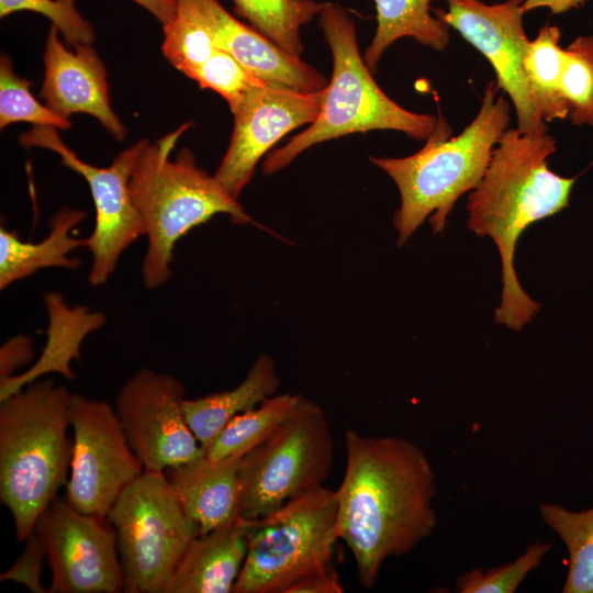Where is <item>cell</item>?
Returning a JSON list of instances; mask_svg holds the SVG:
<instances>
[{
	"instance_id": "cell-1",
	"label": "cell",
	"mask_w": 593,
	"mask_h": 593,
	"mask_svg": "<svg viewBox=\"0 0 593 593\" xmlns=\"http://www.w3.org/2000/svg\"><path fill=\"white\" fill-rule=\"evenodd\" d=\"M345 472L336 491V536L359 583L371 590L387 559L410 552L437 524L436 477L425 451L402 437L344 434Z\"/></svg>"
},
{
	"instance_id": "cell-2",
	"label": "cell",
	"mask_w": 593,
	"mask_h": 593,
	"mask_svg": "<svg viewBox=\"0 0 593 593\" xmlns=\"http://www.w3.org/2000/svg\"><path fill=\"white\" fill-rule=\"evenodd\" d=\"M556 152L555 138L546 132L504 131L486 171L468 197V228L495 243L502 261V298L495 322L522 329L539 311L519 284L514 253L522 233L533 223L569 205L575 178L561 177L548 168Z\"/></svg>"
},
{
	"instance_id": "cell-3",
	"label": "cell",
	"mask_w": 593,
	"mask_h": 593,
	"mask_svg": "<svg viewBox=\"0 0 593 593\" xmlns=\"http://www.w3.org/2000/svg\"><path fill=\"white\" fill-rule=\"evenodd\" d=\"M492 80L483 94L480 110L465 130L451 136V127L439 118L426 144L415 154L401 158L370 157L372 164L395 182L401 205L393 224L399 245L430 215L434 233L444 230L456 201L482 180L493 149L511 121V104L497 96Z\"/></svg>"
},
{
	"instance_id": "cell-4",
	"label": "cell",
	"mask_w": 593,
	"mask_h": 593,
	"mask_svg": "<svg viewBox=\"0 0 593 593\" xmlns=\"http://www.w3.org/2000/svg\"><path fill=\"white\" fill-rule=\"evenodd\" d=\"M71 394L52 379H37L0 400V500L20 542L68 481Z\"/></svg>"
},
{
	"instance_id": "cell-5",
	"label": "cell",
	"mask_w": 593,
	"mask_h": 593,
	"mask_svg": "<svg viewBox=\"0 0 593 593\" xmlns=\"http://www.w3.org/2000/svg\"><path fill=\"white\" fill-rule=\"evenodd\" d=\"M190 126L187 122L154 144L147 141L131 177V194L148 239L142 265L147 289H156L170 279L176 243L193 227L219 213L228 214L238 224L253 223L215 176L195 164L189 149L183 148L175 159L170 158Z\"/></svg>"
},
{
	"instance_id": "cell-6",
	"label": "cell",
	"mask_w": 593,
	"mask_h": 593,
	"mask_svg": "<svg viewBox=\"0 0 593 593\" xmlns=\"http://www.w3.org/2000/svg\"><path fill=\"white\" fill-rule=\"evenodd\" d=\"M318 15L333 55L332 80L324 89L316 120L267 156L262 166L266 175L284 168L302 152L325 141L372 130L399 131L427 139L438 122L435 115L402 108L380 89L359 53L355 24L342 7L324 3Z\"/></svg>"
},
{
	"instance_id": "cell-7",
	"label": "cell",
	"mask_w": 593,
	"mask_h": 593,
	"mask_svg": "<svg viewBox=\"0 0 593 593\" xmlns=\"http://www.w3.org/2000/svg\"><path fill=\"white\" fill-rule=\"evenodd\" d=\"M336 519V491L322 485L253 521L233 593H286L299 580L332 566Z\"/></svg>"
},
{
	"instance_id": "cell-8",
	"label": "cell",
	"mask_w": 593,
	"mask_h": 593,
	"mask_svg": "<svg viewBox=\"0 0 593 593\" xmlns=\"http://www.w3.org/2000/svg\"><path fill=\"white\" fill-rule=\"evenodd\" d=\"M333 461L326 414L302 395L293 412L240 458L239 516L258 521L289 500L322 486Z\"/></svg>"
},
{
	"instance_id": "cell-9",
	"label": "cell",
	"mask_w": 593,
	"mask_h": 593,
	"mask_svg": "<svg viewBox=\"0 0 593 593\" xmlns=\"http://www.w3.org/2000/svg\"><path fill=\"white\" fill-rule=\"evenodd\" d=\"M107 518L116 534L126 593H165L199 528L164 472L144 471L118 497Z\"/></svg>"
},
{
	"instance_id": "cell-10",
	"label": "cell",
	"mask_w": 593,
	"mask_h": 593,
	"mask_svg": "<svg viewBox=\"0 0 593 593\" xmlns=\"http://www.w3.org/2000/svg\"><path fill=\"white\" fill-rule=\"evenodd\" d=\"M25 147H43L56 153L63 165L87 181L96 209V224L87 237L92 256L89 282L101 286L115 270L122 253L145 235L144 224L133 201L130 181L148 139H141L121 152L108 167L80 159L59 137L57 128L34 126L20 137Z\"/></svg>"
},
{
	"instance_id": "cell-11",
	"label": "cell",
	"mask_w": 593,
	"mask_h": 593,
	"mask_svg": "<svg viewBox=\"0 0 593 593\" xmlns=\"http://www.w3.org/2000/svg\"><path fill=\"white\" fill-rule=\"evenodd\" d=\"M69 423L74 438L65 497L78 511L105 518L144 468L105 401L72 393Z\"/></svg>"
},
{
	"instance_id": "cell-12",
	"label": "cell",
	"mask_w": 593,
	"mask_h": 593,
	"mask_svg": "<svg viewBox=\"0 0 593 593\" xmlns=\"http://www.w3.org/2000/svg\"><path fill=\"white\" fill-rule=\"evenodd\" d=\"M34 529L44 540L52 571L49 593L124 592L125 579L113 525L56 496Z\"/></svg>"
},
{
	"instance_id": "cell-13",
	"label": "cell",
	"mask_w": 593,
	"mask_h": 593,
	"mask_svg": "<svg viewBox=\"0 0 593 593\" xmlns=\"http://www.w3.org/2000/svg\"><path fill=\"white\" fill-rule=\"evenodd\" d=\"M184 399L180 380L149 368L121 387L114 409L144 471L164 472L204 456L187 422Z\"/></svg>"
},
{
	"instance_id": "cell-14",
	"label": "cell",
	"mask_w": 593,
	"mask_h": 593,
	"mask_svg": "<svg viewBox=\"0 0 593 593\" xmlns=\"http://www.w3.org/2000/svg\"><path fill=\"white\" fill-rule=\"evenodd\" d=\"M525 0L488 4L481 0H445L447 10L434 14L475 47L495 71L496 85L512 102L516 128L523 133L546 132L547 124L530 94L524 71L529 41L523 24Z\"/></svg>"
},
{
	"instance_id": "cell-15",
	"label": "cell",
	"mask_w": 593,
	"mask_h": 593,
	"mask_svg": "<svg viewBox=\"0 0 593 593\" xmlns=\"http://www.w3.org/2000/svg\"><path fill=\"white\" fill-rule=\"evenodd\" d=\"M323 97L324 89L310 92L271 82L254 90L232 111L233 133L215 178L237 199L259 159L289 132L316 120Z\"/></svg>"
},
{
	"instance_id": "cell-16",
	"label": "cell",
	"mask_w": 593,
	"mask_h": 593,
	"mask_svg": "<svg viewBox=\"0 0 593 593\" xmlns=\"http://www.w3.org/2000/svg\"><path fill=\"white\" fill-rule=\"evenodd\" d=\"M59 31L51 25L44 53V79L40 94L45 104L63 118L86 113L118 141L126 130L114 113L109 96L108 74L90 44L77 45L71 52L59 40Z\"/></svg>"
},
{
	"instance_id": "cell-17",
	"label": "cell",
	"mask_w": 593,
	"mask_h": 593,
	"mask_svg": "<svg viewBox=\"0 0 593 593\" xmlns=\"http://www.w3.org/2000/svg\"><path fill=\"white\" fill-rule=\"evenodd\" d=\"M208 11L215 46L232 55L257 78L302 91L316 92L326 88V78L320 71L235 19L219 0H208Z\"/></svg>"
},
{
	"instance_id": "cell-18",
	"label": "cell",
	"mask_w": 593,
	"mask_h": 593,
	"mask_svg": "<svg viewBox=\"0 0 593 593\" xmlns=\"http://www.w3.org/2000/svg\"><path fill=\"white\" fill-rule=\"evenodd\" d=\"M242 457L222 460L202 458L168 468L167 481L199 535L239 517V463Z\"/></svg>"
},
{
	"instance_id": "cell-19",
	"label": "cell",
	"mask_w": 593,
	"mask_h": 593,
	"mask_svg": "<svg viewBox=\"0 0 593 593\" xmlns=\"http://www.w3.org/2000/svg\"><path fill=\"white\" fill-rule=\"evenodd\" d=\"M253 521L240 516L192 539L165 593H231L243 568Z\"/></svg>"
},
{
	"instance_id": "cell-20",
	"label": "cell",
	"mask_w": 593,
	"mask_h": 593,
	"mask_svg": "<svg viewBox=\"0 0 593 593\" xmlns=\"http://www.w3.org/2000/svg\"><path fill=\"white\" fill-rule=\"evenodd\" d=\"M86 217V213L70 208L60 209L51 219V230L41 242L22 240L16 232L0 227V289L24 279L47 267L77 269L78 258L69 254L87 247V237L71 236L72 230Z\"/></svg>"
},
{
	"instance_id": "cell-21",
	"label": "cell",
	"mask_w": 593,
	"mask_h": 593,
	"mask_svg": "<svg viewBox=\"0 0 593 593\" xmlns=\"http://www.w3.org/2000/svg\"><path fill=\"white\" fill-rule=\"evenodd\" d=\"M279 384L273 359L261 354L245 379L234 389L197 399H184L183 412L187 422L203 451L234 416L275 395Z\"/></svg>"
},
{
	"instance_id": "cell-22",
	"label": "cell",
	"mask_w": 593,
	"mask_h": 593,
	"mask_svg": "<svg viewBox=\"0 0 593 593\" xmlns=\"http://www.w3.org/2000/svg\"><path fill=\"white\" fill-rule=\"evenodd\" d=\"M432 1L374 0L377 29L363 56L369 69H374L389 46L402 37H412L435 51L447 47L450 27L434 14Z\"/></svg>"
},
{
	"instance_id": "cell-23",
	"label": "cell",
	"mask_w": 593,
	"mask_h": 593,
	"mask_svg": "<svg viewBox=\"0 0 593 593\" xmlns=\"http://www.w3.org/2000/svg\"><path fill=\"white\" fill-rule=\"evenodd\" d=\"M559 42L558 26H542L537 36L529 41L523 60L530 94L545 122L568 118L561 90L566 51Z\"/></svg>"
},
{
	"instance_id": "cell-24",
	"label": "cell",
	"mask_w": 593,
	"mask_h": 593,
	"mask_svg": "<svg viewBox=\"0 0 593 593\" xmlns=\"http://www.w3.org/2000/svg\"><path fill=\"white\" fill-rule=\"evenodd\" d=\"M301 394L282 393L234 416L215 436L204 456L213 461L243 457L265 440L295 409Z\"/></svg>"
},
{
	"instance_id": "cell-25",
	"label": "cell",
	"mask_w": 593,
	"mask_h": 593,
	"mask_svg": "<svg viewBox=\"0 0 593 593\" xmlns=\"http://www.w3.org/2000/svg\"><path fill=\"white\" fill-rule=\"evenodd\" d=\"M539 513L569 552V571L562 592L593 593V507L572 512L558 504L541 503Z\"/></svg>"
},
{
	"instance_id": "cell-26",
	"label": "cell",
	"mask_w": 593,
	"mask_h": 593,
	"mask_svg": "<svg viewBox=\"0 0 593 593\" xmlns=\"http://www.w3.org/2000/svg\"><path fill=\"white\" fill-rule=\"evenodd\" d=\"M236 12L281 49L299 56L300 30L322 11L315 0H233Z\"/></svg>"
},
{
	"instance_id": "cell-27",
	"label": "cell",
	"mask_w": 593,
	"mask_h": 593,
	"mask_svg": "<svg viewBox=\"0 0 593 593\" xmlns=\"http://www.w3.org/2000/svg\"><path fill=\"white\" fill-rule=\"evenodd\" d=\"M32 82L16 75L11 58H0V128L12 123L27 122L34 126H51L67 130L69 119L63 118L46 104H42L31 92Z\"/></svg>"
},
{
	"instance_id": "cell-28",
	"label": "cell",
	"mask_w": 593,
	"mask_h": 593,
	"mask_svg": "<svg viewBox=\"0 0 593 593\" xmlns=\"http://www.w3.org/2000/svg\"><path fill=\"white\" fill-rule=\"evenodd\" d=\"M564 51L561 90L568 119L593 127V35L578 36Z\"/></svg>"
},
{
	"instance_id": "cell-29",
	"label": "cell",
	"mask_w": 593,
	"mask_h": 593,
	"mask_svg": "<svg viewBox=\"0 0 593 593\" xmlns=\"http://www.w3.org/2000/svg\"><path fill=\"white\" fill-rule=\"evenodd\" d=\"M549 542H535L513 562L483 571L470 570L456 580L460 593H513L530 571L537 569L550 551Z\"/></svg>"
},
{
	"instance_id": "cell-30",
	"label": "cell",
	"mask_w": 593,
	"mask_h": 593,
	"mask_svg": "<svg viewBox=\"0 0 593 593\" xmlns=\"http://www.w3.org/2000/svg\"><path fill=\"white\" fill-rule=\"evenodd\" d=\"M201 88L222 96L231 111L239 105L254 90L266 83L249 72L232 55L217 48L190 77Z\"/></svg>"
},
{
	"instance_id": "cell-31",
	"label": "cell",
	"mask_w": 593,
	"mask_h": 593,
	"mask_svg": "<svg viewBox=\"0 0 593 593\" xmlns=\"http://www.w3.org/2000/svg\"><path fill=\"white\" fill-rule=\"evenodd\" d=\"M32 11L46 16L72 46L92 44L94 31L78 11L76 0H0V16Z\"/></svg>"
},
{
	"instance_id": "cell-32",
	"label": "cell",
	"mask_w": 593,
	"mask_h": 593,
	"mask_svg": "<svg viewBox=\"0 0 593 593\" xmlns=\"http://www.w3.org/2000/svg\"><path fill=\"white\" fill-rule=\"evenodd\" d=\"M25 548L15 562L0 575V581H14L25 585L33 593H47L41 581L42 567L47 557L41 535L33 532L25 539Z\"/></svg>"
},
{
	"instance_id": "cell-33",
	"label": "cell",
	"mask_w": 593,
	"mask_h": 593,
	"mask_svg": "<svg viewBox=\"0 0 593 593\" xmlns=\"http://www.w3.org/2000/svg\"><path fill=\"white\" fill-rule=\"evenodd\" d=\"M33 356L32 342L19 336L7 342L0 351V381L12 377L14 370L27 363Z\"/></svg>"
},
{
	"instance_id": "cell-34",
	"label": "cell",
	"mask_w": 593,
	"mask_h": 593,
	"mask_svg": "<svg viewBox=\"0 0 593 593\" xmlns=\"http://www.w3.org/2000/svg\"><path fill=\"white\" fill-rule=\"evenodd\" d=\"M343 591L339 574L332 564L299 580L286 593H342Z\"/></svg>"
},
{
	"instance_id": "cell-35",
	"label": "cell",
	"mask_w": 593,
	"mask_h": 593,
	"mask_svg": "<svg viewBox=\"0 0 593 593\" xmlns=\"http://www.w3.org/2000/svg\"><path fill=\"white\" fill-rule=\"evenodd\" d=\"M586 0H525L522 4L524 13L538 8H547L553 14L567 12L570 9L578 8Z\"/></svg>"
},
{
	"instance_id": "cell-36",
	"label": "cell",
	"mask_w": 593,
	"mask_h": 593,
	"mask_svg": "<svg viewBox=\"0 0 593 593\" xmlns=\"http://www.w3.org/2000/svg\"><path fill=\"white\" fill-rule=\"evenodd\" d=\"M146 9L163 25L167 24L176 11V0H132Z\"/></svg>"
}]
</instances>
